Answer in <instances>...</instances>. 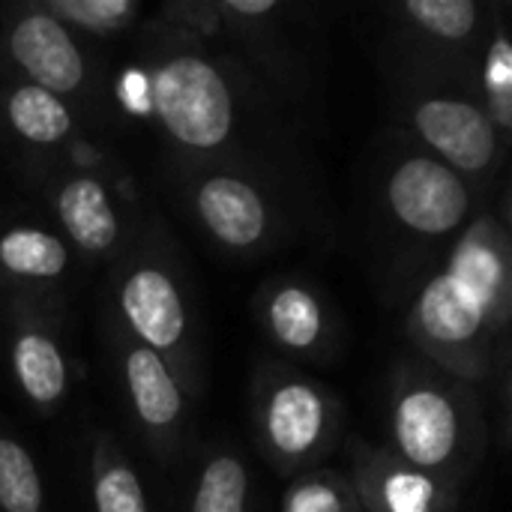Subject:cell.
Masks as SVG:
<instances>
[{
  "mask_svg": "<svg viewBox=\"0 0 512 512\" xmlns=\"http://www.w3.org/2000/svg\"><path fill=\"white\" fill-rule=\"evenodd\" d=\"M150 114L183 162H246L267 168L282 123L273 90L234 54L150 24L141 48Z\"/></svg>",
  "mask_w": 512,
  "mask_h": 512,
  "instance_id": "1",
  "label": "cell"
},
{
  "mask_svg": "<svg viewBox=\"0 0 512 512\" xmlns=\"http://www.w3.org/2000/svg\"><path fill=\"white\" fill-rule=\"evenodd\" d=\"M489 444L477 390L426 360H402L387 387V450L405 465L465 489Z\"/></svg>",
  "mask_w": 512,
  "mask_h": 512,
  "instance_id": "2",
  "label": "cell"
},
{
  "mask_svg": "<svg viewBox=\"0 0 512 512\" xmlns=\"http://www.w3.org/2000/svg\"><path fill=\"white\" fill-rule=\"evenodd\" d=\"M405 330L420 357L465 384H492L510 360V315L441 264L414 291Z\"/></svg>",
  "mask_w": 512,
  "mask_h": 512,
  "instance_id": "3",
  "label": "cell"
},
{
  "mask_svg": "<svg viewBox=\"0 0 512 512\" xmlns=\"http://www.w3.org/2000/svg\"><path fill=\"white\" fill-rule=\"evenodd\" d=\"M153 231L117 255L111 300L117 321L135 342L159 354L183 390L201 396V357L192 333V312L177 261Z\"/></svg>",
  "mask_w": 512,
  "mask_h": 512,
  "instance_id": "4",
  "label": "cell"
},
{
  "mask_svg": "<svg viewBox=\"0 0 512 512\" xmlns=\"http://www.w3.org/2000/svg\"><path fill=\"white\" fill-rule=\"evenodd\" d=\"M345 405L291 363L261 360L252 375V429L264 459L294 477L321 468L342 438Z\"/></svg>",
  "mask_w": 512,
  "mask_h": 512,
  "instance_id": "5",
  "label": "cell"
},
{
  "mask_svg": "<svg viewBox=\"0 0 512 512\" xmlns=\"http://www.w3.org/2000/svg\"><path fill=\"white\" fill-rule=\"evenodd\" d=\"M180 192L204 234L231 255L267 252L291 228L273 171L246 162H186Z\"/></svg>",
  "mask_w": 512,
  "mask_h": 512,
  "instance_id": "6",
  "label": "cell"
},
{
  "mask_svg": "<svg viewBox=\"0 0 512 512\" xmlns=\"http://www.w3.org/2000/svg\"><path fill=\"white\" fill-rule=\"evenodd\" d=\"M396 102L405 126L417 135L423 150L468 183L477 186L501 168L510 141L495 129L474 90L453 87L450 81L405 78Z\"/></svg>",
  "mask_w": 512,
  "mask_h": 512,
  "instance_id": "7",
  "label": "cell"
},
{
  "mask_svg": "<svg viewBox=\"0 0 512 512\" xmlns=\"http://www.w3.org/2000/svg\"><path fill=\"white\" fill-rule=\"evenodd\" d=\"M282 12L285 6L279 0H183L165 3L156 24L216 48L237 45L228 54L246 63L267 87L291 90L297 87L300 72L276 21Z\"/></svg>",
  "mask_w": 512,
  "mask_h": 512,
  "instance_id": "8",
  "label": "cell"
},
{
  "mask_svg": "<svg viewBox=\"0 0 512 512\" xmlns=\"http://www.w3.org/2000/svg\"><path fill=\"white\" fill-rule=\"evenodd\" d=\"M489 9L477 0H402L390 6V30L408 57L405 78L450 81L477 87V57L489 33Z\"/></svg>",
  "mask_w": 512,
  "mask_h": 512,
  "instance_id": "9",
  "label": "cell"
},
{
  "mask_svg": "<svg viewBox=\"0 0 512 512\" xmlns=\"http://www.w3.org/2000/svg\"><path fill=\"white\" fill-rule=\"evenodd\" d=\"M384 207L414 240L444 243L480 210L477 186L426 150H405L384 174Z\"/></svg>",
  "mask_w": 512,
  "mask_h": 512,
  "instance_id": "10",
  "label": "cell"
},
{
  "mask_svg": "<svg viewBox=\"0 0 512 512\" xmlns=\"http://www.w3.org/2000/svg\"><path fill=\"white\" fill-rule=\"evenodd\" d=\"M51 306L54 300L27 294H6L3 300V342L12 384L45 417L57 414L72 390V363Z\"/></svg>",
  "mask_w": 512,
  "mask_h": 512,
  "instance_id": "11",
  "label": "cell"
},
{
  "mask_svg": "<svg viewBox=\"0 0 512 512\" xmlns=\"http://www.w3.org/2000/svg\"><path fill=\"white\" fill-rule=\"evenodd\" d=\"M0 60L15 81L36 84L60 99L84 96L93 78L81 39L51 18L39 0L18 3L0 21Z\"/></svg>",
  "mask_w": 512,
  "mask_h": 512,
  "instance_id": "12",
  "label": "cell"
},
{
  "mask_svg": "<svg viewBox=\"0 0 512 512\" xmlns=\"http://www.w3.org/2000/svg\"><path fill=\"white\" fill-rule=\"evenodd\" d=\"M111 348L126 393V405L147 450L159 459H174L189 429V393L171 372V366L135 342L117 321H111Z\"/></svg>",
  "mask_w": 512,
  "mask_h": 512,
  "instance_id": "13",
  "label": "cell"
},
{
  "mask_svg": "<svg viewBox=\"0 0 512 512\" xmlns=\"http://www.w3.org/2000/svg\"><path fill=\"white\" fill-rule=\"evenodd\" d=\"M255 318L288 360L327 363L339 351V321L327 297L300 276L264 282L255 297Z\"/></svg>",
  "mask_w": 512,
  "mask_h": 512,
  "instance_id": "14",
  "label": "cell"
},
{
  "mask_svg": "<svg viewBox=\"0 0 512 512\" xmlns=\"http://www.w3.org/2000/svg\"><path fill=\"white\" fill-rule=\"evenodd\" d=\"M351 486L363 512H456L462 492L405 465L387 447L351 444Z\"/></svg>",
  "mask_w": 512,
  "mask_h": 512,
  "instance_id": "15",
  "label": "cell"
},
{
  "mask_svg": "<svg viewBox=\"0 0 512 512\" xmlns=\"http://www.w3.org/2000/svg\"><path fill=\"white\" fill-rule=\"evenodd\" d=\"M45 198L66 246L72 243L87 258H114L123 252V222L99 174L72 165L48 180Z\"/></svg>",
  "mask_w": 512,
  "mask_h": 512,
  "instance_id": "16",
  "label": "cell"
},
{
  "mask_svg": "<svg viewBox=\"0 0 512 512\" xmlns=\"http://www.w3.org/2000/svg\"><path fill=\"white\" fill-rule=\"evenodd\" d=\"M69 270L72 249L57 231L36 222L0 225V288L6 294L54 300Z\"/></svg>",
  "mask_w": 512,
  "mask_h": 512,
  "instance_id": "17",
  "label": "cell"
},
{
  "mask_svg": "<svg viewBox=\"0 0 512 512\" xmlns=\"http://www.w3.org/2000/svg\"><path fill=\"white\" fill-rule=\"evenodd\" d=\"M0 123L12 141L33 153L66 150L78 129L66 99L15 78L0 87Z\"/></svg>",
  "mask_w": 512,
  "mask_h": 512,
  "instance_id": "18",
  "label": "cell"
},
{
  "mask_svg": "<svg viewBox=\"0 0 512 512\" xmlns=\"http://www.w3.org/2000/svg\"><path fill=\"white\" fill-rule=\"evenodd\" d=\"M183 512H255V477L234 447H213L189 486Z\"/></svg>",
  "mask_w": 512,
  "mask_h": 512,
  "instance_id": "19",
  "label": "cell"
},
{
  "mask_svg": "<svg viewBox=\"0 0 512 512\" xmlns=\"http://www.w3.org/2000/svg\"><path fill=\"white\" fill-rule=\"evenodd\" d=\"M90 498L93 512H153L132 459L102 429L90 441Z\"/></svg>",
  "mask_w": 512,
  "mask_h": 512,
  "instance_id": "20",
  "label": "cell"
},
{
  "mask_svg": "<svg viewBox=\"0 0 512 512\" xmlns=\"http://www.w3.org/2000/svg\"><path fill=\"white\" fill-rule=\"evenodd\" d=\"M477 99L495 129L510 141L512 132V42L507 24L498 18L483 39L477 57Z\"/></svg>",
  "mask_w": 512,
  "mask_h": 512,
  "instance_id": "21",
  "label": "cell"
},
{
  "mask_svg": "<svg viewBox=\"0 0 512 512\" xmlns=\"http://www.w3.org/2000/svg\"><path fill=\"white\" fill-rule=\"evenodd\" d=\"M279 512H363L351 477L336 468H312L288 477Z\"/></svg>",
  "mask_w": 512,
  "mask_h": 512,
  "instance_id": "22",
  "label": "cell"
},
{
  "mask_svg": "<svg viewBox=\"0 0 512 512\" xmlns=\"http://www.w3.org/2000/svg\"><path fill=\"white\" fill-rule=\"evenodd\" d=\"M42 9L57 18L75 36L108 39L135 27L141 6L135 0H39Z\"/></svg>",
  "mask_w": 512,
  "mask_h": 512,
  "instance_id": "23",
  "label": "cell"
},
{
  "mask_svg": "<svg viewBox=\"0 0 512 512\" xmlns=\"http://www.w3.org/2000/svg\"><path fill=\"white\" fill-rule=\"evenodd\" d=\"M0 512H45V489L30 450L0 426Z\"/></svg>",
  "mask_w": 512,
  "mask_h": 512,
  "instance_id": "24",
  "label": "cell"
}]
</instances>
